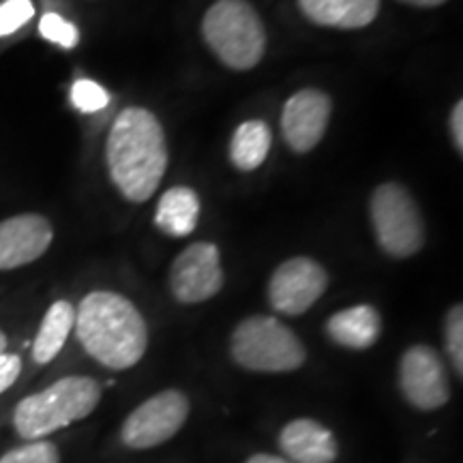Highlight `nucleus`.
I'll return each mask as SVG.
<instances>
[{"label":"nucleus","mask_w":463,"mask_h":463,"mask_svg":"<svg viewBox=\"0 0 463 463\" xmlns=\"http://www.w3.org/2000/svg\"><path fill=\"white\" fill-rule=\"evenodd\" d=\"M108 172L125 200L146 202L167 170L165 133L150 109L127 108L116 116L106 142Z\"/></svg>","instance_id":"obj_1"},{"label":"nucleus","mask_w":463,"mask_h":463,"mask_svg":"<svg viewBox=\"0 0 463 463\" xmlns=\"http://www.w3.org/2000/svg\"><path fill=\"white\" fill-rule=\"evenodd\" d=\"M75 333L86 354L112 372H125L142 361L148 326L137 307L123 294L95 289L75 311Z\"/></svg>","instance_id":"obj_2"},{"label":"nucleus","mask_w":463,"mask_h":463,"mask_svg":"<svg viewBox=\"0 0 463 463\" xmlns=\"http://www.w3.org/2000/svg\"><path fill=\"white\" fill-rule=\"evenodd\" d=\"M101 402V386L89 375H67L48 389L22 399L14 410V427L22 439H45L84 420Z\"/></svg>","instance_id":"obj_3"},{"label":"nucleus","mask_w":463,"mask_h":463,"mask_svg":"<svg viewBox=\"0 0 463 463\" xmlns=\"http://www.w3.org/2000/svg\"><path fill=\"white\" fill-rule=\"evenodd\" d=\"M202 37L213 54L234 71H249L266 52V28L247 0H217L202 20Z\"/></svg>","instance_id":"obj_4"},{"label":"nucleus","mask_w":463,"mask_h":463,"mask_svg":"<svg viewBox=\"0 0 463 463\" xmlns=\"http://www.w3.org/2000/svg\"><path fill=\"white\" fill-rule=\"evenodd\" d=\"M230 354L247 372L288 373L307 361L303 341L292 328L270 316H251L234 328Z\"/></svg>","instance_id":"obj_5"},{"label":"nucleus","mask_w":463,"mask_h":463,"mask_svg":"<svg viewBox=\"0 0 463 463\" xmlns=\"http://www.w3.org/2000/svg\"><path fill=\"white\" fill-rule=\"evenodd\" d=\"M375 241L386 256L412 258L425 245V225L410 191L399 183H382L369 202Z\"/></svg>","instance_id":"obj_6"},{"label":"nucleus","mask_w":463,"mask_h":463,"mask_svg":"<svg viewBox=\"0 0 463 463\" xmlns=\"http://www.w3.org/2000/svg\"><path fill=\"white\" fill-rule=\"evenodd\" d=\"M191 412L189 399L181 391H161L137 405L120 430L125 447L136 450L155 449L183 430Z\"/></svg>","instance_id":"obj_7"},{"label":"nucleus","mask_w":463,"mask_h":463,"mask_svg":"<svg viewBox=\"0 0 463 463\" xmlns=\"http://www.w3.org/2000/svg\"><path fill=\"white\" fill-rule=\"evenodd\" d=\"M399 389L412 408L433 412L450 399V380L442 356L430 345H412L399 361Z\"/></svg>","instance_id":"obj_8"},{"label":"nucleus","mask_w":463,"mask_h":463,"mask_svg":"<svg viewBox=\"0 0 463 463\" xmlns=\"http://www.w3.org/2000/svg\"><path fill=\"white\" fill-rule=\"evenodd\" d=\"M328 288V275L311 258H292L277 266L269 281V300L283 316H303Z\"/></svg>","instance_id":"obj_9"},{"label":"nucleus","mask_w":463,"mask_h":463,"mask_svg":"<svg viewBox=\"0 0 463 463\" xmlns=\"http://www.w3.org/2000/svg\"><path fill=\"white\" fill-rule=\"evenodd\" d=\"M223 288L219 249L213 242H194L176 256L170 269V289L183 305H198Z\"/></svg>","instance_id":"obj_10"},{"label":"nucleus","mask_w":463,"mask_h":463,"mask_svg":"<svg viewBox=\"0 0 463 463\" xmlns=\"http://www.w3.org/2000/svg\"><path fill=\"white\" fill-rule=\"evenodd\" d=\"M331 112L333 101L324 90L303 89L294 92L283 106V140L294 153H309L322 142Z\"/></svg>","instance_id":"obj_11"},{"label":"nucleus","mask_w":463,"mask_h":463,"mask_svg":"<svg viewBox=\"0 0 463 463\" xmlns=\"http://www.w3.org/2000/svg\"><path fill=\"white\" fill-rule=\"evenodd\" d=\"M54 239L52 223L43 215H15L0 222V270H14L34 262L48 251Z\"/></svg>","instance_id":"obj_12"},{"label":"nucleus","mask_w":463,"mask_h":463,"mask_svg":"<svg viewBox=\"0 0 463 463\" xmlns=\"http://www.w3.org/2000/svg\"><path fill=\"white\" fill-rule=\"evenodd\" d=\"M279 447L292 463H335L339 455L335 433L314 419L288 422L279 433Z\"/></svg>","instance_id":"obj_13"},{"label":"nucleus","mask_w":463,"mask_h":463,"mask_svg":"<svg viewBox=\"0 0 463 463\" xmlns=\"http://www.w3.org/2000/svg\"><path fill=\"white\" fill-rule=\"evenodd\" d=\"M382 0H298V9L317 26L358 31L380 14Z\"/></svg>","instance_id":"obj_14"},{"label":"nucleus","mask_w":463,"mask_h":463,"mask_svg":"<svg viewBox=\"0 0 463 463\" xmlns=\"http://www.w3.org/2000/svg\"><path fill=\"white\" fill-rule=\"evenodd\" d=\"M326 333L337 345L367 350L382 335V317L372 305H354L328 317Z\"/></svg>","instance_id":"obj_15"},{"label":"nucleus","mask_w":463,"mask_h":463,"mask_svg":"<svg viewBox=\"0 0 463 463\" xmlns=\"http://www.w3.org/2000/svg\"><path fill=\"white\" fill-rule=\"evenodd\" d=\"M200 195L191 187H172L161 195L155 223L161 232L181 239L198 228Z\"/></svg>","instance_id":"obj_16"},{"label":"nucleus","mask_w":463,"mask_h":463,"mask_svg":"<svg viewBox=\"0 0 463 463\" xmlns=\"http://www.w3.org/2000/svg\"><path fill=\"white\" fill-rule=\"evenodd\" d=\"M75 326V309L69 300L52 303L48 314L43 316L37 337L33 344V361L37 364H48L61 354L65 347L69 333Z\"/></svg>","instance_id":"obj_17"},{"label":"nucleus","mask_w":463,"mask_h":463,"mask_svg":"<svg viewBox=\"0 0 463 463\" xmlns=\"http://www.w3.org/2000/svg\"><path fill=\"white\" fill-rule=\"evenodd\" d=\"M273 144V133L264 120H247L239 125L230 142V159L241 172L258 170L264 164Z\"/></svg>","instance_id":"obj_18"},{"label":"nucleus","mask_w":463,"mask_h":463,"mask_svg":"<svg viewBox=\"0 0 463 463\" xmlns=\"http://www.w3.org/2000/svg\"><path fill=\"white\" fill-rule=\"evenodd\" d=\"M0 463H61V455L50 439H33L22 447L11 449L0 457Z\"/></svg>","instance_id":"obj_19"},{"label":"nucleus","mask_w":463,"mask_h":463,"mask_svg":"<svg viewBox=\"0 0 463 463\" xmlns=\"http://www.w3.org/2000/svg\"><path fill=\"white\" fill-rule=\"evenodd\" d=\"M444 344L457 375L463 373V309L461 305L450 307L444 320Z\"/></svg>","instance_id":"obj_20"},{"label":"nucleus","mask_w":463,"mask_h":463,"mask_svg":"<svg viewBox=\"0 0 463 463\" xmlns=\"http://www.w3.org/2000/svg\"><path fill=\"white\" fill-rule=\"evenodd\" d=\"M71 103L80 112H99L109 103V95L101 84L92 80H78L71 89Z\"/></svg>","instance_id":"obj_21"},{"label":"nucleus","mask_w":463,"mask_h":463,"mask_svg":"<svg viewBox=\"0 0 463 463\" xmlns=\"http://www.w3.org/2000/svg\"><path fill=\"white\" fill-rule=\"evenodd\" d=\"M39 33H42L43 39L62 45V48H73V45H78L80 39L78 28L58 14H45L42 17V24H39Z\"/></svg>","instance_id":"obj_22"},{"label":"nucleus","mask_w":463,"mask_h":463,"mask_svg":"<svg viewBox=\"0 0 463 463\" xmlns=\"http://www.w3.org/2000/svg\"><path fill=\"white\" fill-rule=\"evenodd\" d=\"M34 15V7L31 0H5L0 5V37H9L20 31L26 22Z\"/></svg>","instance_id":"obj_23"},{"label":"nucleus","mask_w":463,"mask_h":463,"mask_svg":"<svg viewBox=\"0 0 463 463\" xmlns=\"http://www.w3.org/2000/svg\"><path fill=\"white\" fill-rule=\"evenodd\" d=\"M20 373H22V358L17 354H7V352H3V354H0V395L15 384V380L20 378Z\"/></svg>","instance_id":"obj_24"},{"label":"nucleus","mask_w":463,"mask_h":463,"mask_svg":"<svg viewBox=\"0 0 463 463\" xmlns=\"http://www.w3.org/2000/svg\"><path fill=\"white\" fill-rule=\"evenodd\" d=\"M450 137L457 153H463V101H457L453 112H450Z\"/></svg>","instance_id":"obj_25"},{"label":"nucleus","mask_w":463,"mask_h":463,"mask_svg":"<svg viewBox=\"0 0 463 463\" xmlns=\"http://www.w3.org/2000/svg\"><path fill=\"white\" fill-rule=\"evenodd\" d=\"M245 463H292L289 459H283V457H277V455H266V453H260V455H253L249 457Z\"/></svg>","instance_id":"obj_26"},{"label":"nucleus","mask_w":463,"mask_h":463,"mask_svg":"<svg viewBox=\"0 0 463 463\" xmlns=\"http://www.w3.org/2000/svg\"><path fill=\"white\" fill-rule=\"evenodd\" d=\"M399 3L412 5V7H420V9H433V7H439V5L449 3V0H399Z\"/></svg>","instance_id":"obj_27"},{"label":"nucleus","mask_w":463,"mask_h":463,"mask_svg":"<svg viewBox=\"0 0 463 463\" xmlns=\"http://www.w3.org/2000/svg\"><path fill=\"white\" fill-rule=\"evenodd\" d=\"M5 350H7V337H5V333L0 331V354H3Z\"/></svg>","instance_id":"obj_28"}]
</instances>
